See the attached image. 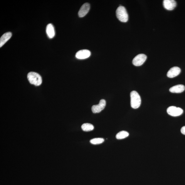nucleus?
Returning a JSON list of instances; mask_svg holds the SVG:
<instances>
[{"mask_svg": "<svg viewBox=\"0 0 185 185\" xmlns=\"http://www.w3.org/2000/svg\"><path fill=\"white\" fill-rule=\"evenodd\" d=\"M181 131L182 134L185 135V126L182 128Z\"/></svg>", "mask_w": 185, "mask_h": 185, "instance_id": "f3484780", "label": "nucleus"}, {"mask_svg": "<svg viewBox=\"0 0 185 185\" xmlns=\"http://www.w3.org/2000/svg\"><path fill=\"white\" fill-rule=\"evenodd\" d=\"M27 77L29 83L35 86L41 85L42 82L41 76L39 74L35 72L29 73Z\"/></svg>", "mask_w": 185, "mask_h": 185, "instance_id": "f03ea898", "label": "nucleus"}, {"mask_svg": "<svg viewBox=\"0 0 185 185\" xmlns=\"http://www.w3.org/2000/svg\"><path fill=\"white\" fill-rule=\"evenodd\" d=\"M131 105L134 109L139 108L141 104V100L140 96L135 91H132L130 93Z\"/></svg>", "mask_w": 185, "mask_h": 185, "instance_id": "f257e3e1", "label": "nucleus"}, {"mask_svg": "<svg viewBox=\"0 0 185 185\" xmlns=\"http://www.w3.org/2000/svg\"><path fill=\"white\" fill-rule=\"evenodd\" d=\"M129 135V133L125 131H122L118 133L116 135V138L118 140L122 139H125Z\"/></svg>", "mask_w": 185, "mask_h": 185, "instance_id": "2eb2a0df", "label": "nucleus"}, {"mask_svg": "<svg viewBox=\"0 0 185 185\" xmlns=\"http://www.w3.org/2000/svg\"><path fill=\"white\" fill-rule=\"evenodd\" d=\"M104 141V140L103 138H97L91 140L90 142L93 144L97 145L102 144Z\"/></svg>", "mask_w": 185, "mask_h": 185, "instance_id": "dca6fc26", "label": "nucleus"}, {"mask_svg": "<svg viewBox=\"0 0 185 185\" xmlns=\"http://www.w3.org/2000/svg\"><path fill=\"white\" fill-rule=\"evenodd\" d=\"M185 89L184 85H179L172 86L170 88L169 91L172 93H179L183 92Z\"/></svg>", "mask_w": 185, "mask_h": 185, "instance_id": "f8f14e48", "label": "nucleus"}, {"mask_svg": "<svg viewBox=\"0 0 185 185\" xmlns=\"http://www.w3.org/2000/svg\"><path fill=\"white\" fill-rule=\"evenodd\" d=\"M106 105L105 100L102 99L100 100L99 104L92 106V110L94 113H99L104 109Z\"/></svg>", "mask_w": 185, "mask_h": 185, "instance_id": "423d86ee", "label": "nucleus"}, {"mask_svg": "<svg viewBox=\"0 0 185 185\" xmlns=\"http://www.w3.org/2000/svg\"><path fill=\"white\" fill-rule=\"evenodd\" d=\"M164 8L169 11L174 9L177 6V3L174 0H164L163 2Z\"/></svg>", "mask_w": 185, "mask_h": 185, "instance_id": "6e6552de", "label": "nucleus"}, {"mask_svg": "<svg viewBox=\"0 0 185 185\" xmlns=\"http://www.w3.org/2000/svg\"><path fill=\"white\" fill-rule=\"evenodd\" d=\"M91 55L90 51L87 49H83L79 51L76 54V57L80 60H83L89 57Z\"/></svg>", "mask_w": 185, "mask_h": 185, "instance_id": "0eeeda50", "label": "nucleus"}, {"mask_svg": "<svg viewBox=\"0 0 185 185\" xmlns=\"http://www.w3.org/2000/svg\"><path fill=\"white\" fill-rule=\"evenodd\" d=\"M81 128L83 131L86 132L91 131L94 129V126L89 123H85L83 124Z\"/></svg>", "mask_w": 185, "mask_h": 185, "instance_id": "4468645a", "label": "nucleus"}, {"mask_svg": "<svg viewBox=\"0 0 185 185\" xmlns=\"http://www.w3.org/2000/svg\"><path fill=\"white\" fill-rule=\"evenodd\" d=\"M90 9V5L88 3L84 4L81 7L78 12V15L80 17H83L88 13Z\"/></svg>", "mask_w": 185, "mask_h": 185, "instance_id": "9d476101", "label": "nucleus"}, {"mask_svg": "<svg viewBox=\"0 0 185 185\" xmlns=\"http://www.w3.org/2000/svg\"><path fill=\"white\" fill-rule=\"evenodd\" d=\"M181 71V69L177 66L171 68L167 73L168 77L169 78H174L179 75Z\"/></svg>", "mask_w": 185, "mask_h": 185, "instance_id": "1a4fd4ad", "label": "nucleus"}, {"mask_svg": "<svg viewBox=\"0 0 185 185\" xmlns=\"http://www.w3.org/2000/svg\"><path fill=\"white\" fill-rule=\"evenodd\" d=\"M168 114L173 117H177L180 116L183 113V111L181 108L177 107L174 106H170L167 109Z\"/></svg>", "mask_w": 185, "mask_h": 185, "instance_id": "20e7f679", "label": "nucleus"}, {"mask_svg": "<svg viewBox=\"0 0 185 185\" xmlns=\"http://www.w3.org/2000/svg\"><path fill=\"white\" fill-rule=\"evenodd\" d=\"M147 59V56L144 54H140L133 59L132 63L136 66H141L144 63Z\"/></svg>", "mask_w": 185, "mask_h": 185, "instance_id": "39448f33", "label": "nucleus"}, {"mask_svg": "<svg viewBox=\"0 0 185 185\" xmlns=\"http://www.w3.org/2000/svg\"><path fill=\"white\" fill-rule=\"evenodd\" d=\"M117 18L121 22L126 23L128 20V15L125 7L122 6L118 7L116 11Z\"/></svg>", "mask_w": 185, "mask_h": 185, "instance_id": "7ed1b4c3", "label": "nucleus"}, {"mask_svg": "<svg viewBox=\"0 0 185 185\" xmlns=\"http://www.w3.org/2000/svg\"><path fill=\"white\" fill-rule=\"evenodd\" d=\"M47 34L49 38L52 39L55 35V31L52 24L49 23L47 26L46 28Z\"/></svg>", "mask_w": 185, "mask_h": 185, "instance_id": "ddd939ff", "label": "nucleus"}, {"mask_svg": "<svg viewBox=\"0 0 185 185\" xmlns=\"http://www.w3.org/2000/svg\"><path fill=\"white\" fill-rule=\"evenodd\" d=\"M12 34L11 32H8L2 35L0 39V47L1 48L11 38Z\"/></svg>", "mask_w": 185, "mask_h": 185, "instance_id": "9b49d317", "label": "nucleus"}]
</instances>
